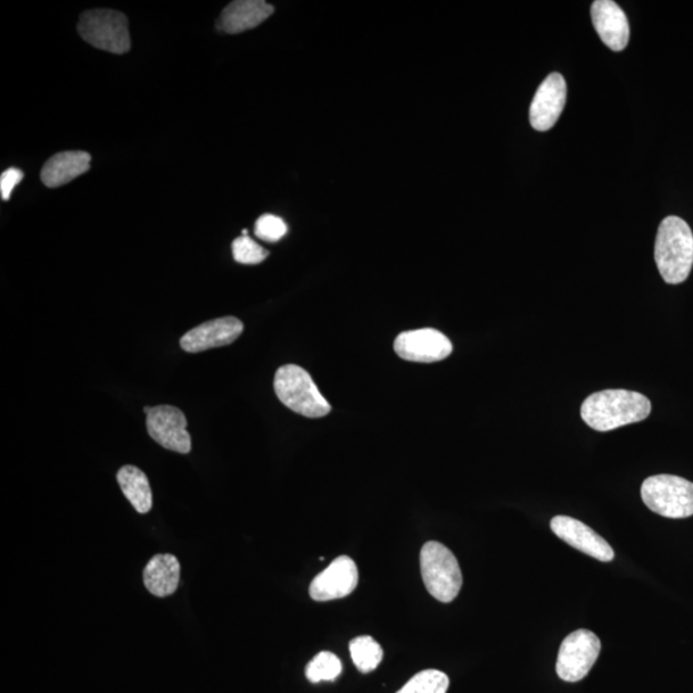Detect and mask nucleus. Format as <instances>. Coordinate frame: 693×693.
I'll use <instances>...</instances> for the list:
<instances>
[{"mask_svg":"<svg viewBox=\"0 0 693 693\" xmlns=\"http://www.w3.org/2000/svg\"><path fill=\"white\" fill-rule=\"evenodd\" d=\"M118 482L122 493L139 514L150 513L153 506V496L150 481L137 466H122L118 473Z\"/></svg>","mask_w":693,"mask_h":693,"instance_id":"a211bd4d","label":"nucleus"},{"mask_svg":"<svg viewBox=\"0 0 693 693\" xmlns=\"http://www.w3.org/2000/svg\"><path fill=\"white\" fill-rule=\"evenodd\" d=\"M181 566L171 554L155 555L143 572L144 585L155 597L173 595L179 587Z\"/></svg>","mask_w":693,"mask_h":693,"instance_id":"f3484780","label":"nucleus"},{"mask_svg":"<svg viewBox=\"0 0 693 693\" xmlns=\"http://www.w3.org/2000/svg\"><path fill=\"white\" fill-rule=\"evenodd\" d=\"M655 261L667 284H681L693 267V234L681 218L670 217L660 224L655 242Z\"/></svg>","mask_w":693,"mask_h":693,"instance_id":"f03ea898","label":"nucleus"},{"mask_svg":"<svg viewBox=\"0 0 693 693\" xmlns=\"http://www.w3.org/2000/svg\"><path fill=\"white\" fill-rule=\"evenodd\" d=\"M350 651L353 664L361 673L375 671L383 660V649L370 635L353 639L350 642Z\"/></svg>","mask_w":693,"mask_h":693,"instance_id":"6ab92c4d","label":"nucleus"},{"mask_svg":"<svg viewBox=\"0 0 693 693\" xmlns=\"http://www.w3.org/2000/svg\"><path fill=\"white\" fill-rule=\"evenodd\" d=\"M450 686L443 672L428 670L418 673L398 693H445Z\"/></svg>","mask_w":693,"mask_h":693,"instance_id":"aec40b11","label":"nucleus"},{"mask_svg":"<svg viewBox=\"0 0 693 693\" xmlns=\"http://www.w3.org/2000/svg\"><path fill=\"white\" fill-rule=\"evenodd\" d=\"M420 571L425 587L431 595L449 604L455 600L462 587V574L459 561L440 542H428L420 552Z\"/></svg>","mask_w":693,"mask_h":693,"instance_id":"20e7f679","label":"nucleus"},{"mask_svg":"<svg viewBox=\"0 0 693 693\" xmlns=\"http://www.w3.org/2000/svg\"><path fill=\"white\" fill-rule=\"evenodd\" d=\"M641 496L645 505L659 515L670 519L693 515V483L681 476H650L642 483Z\"/></svg>","mask_w":693,"mask_h":693,"instance_id":"39448f33","label":"nucleus"},{"mask_svg":"<svg viewBox=\"0 0 693 693\" xmlns=\"http://www.w3.org/2000/svg\"><path fill=\"white\" fill-rule=\"evenodd\" d=\"M593 27L601 40L614 52H622L630 41V22L612 0H596L591 8Z\"/></svg>","mask_w":693,"mask_h":693,"instance_id":"4468645a","label":"nucleus"},{"mask_svg":"<svg viewBox=\"0 0 693 693\" xmlns=\"http://www.w3.org/2000/svg\"><path fill=\"white\" fill-rule=\"evenodd\" d=\"M342 673V663L334 654L323 651L311 660L307 667L308 680L312 683L335 681Z\"/></svg>","mask_w":693,"mask_h":693,"instance_id":"412c9836","label":"nucleus"},{"mask_svg":"<svg viewBox=\"0 0 693 693\" xmlns=\"http://www.w3.org/2000/svg\"><path fill=\"white\" fill-rule=\"evenodd\" d=\"M566 102V82L560 73H551L533 98L530 120L533 129L548 131L554 128Z\"/></svg>","mask_w":693,"mask_h":693,"instance_id":"f8f14e48","label":"nucleus"},{"mask_svg":"<svg viewBox=\"0 0 693 693\" xmlns=\"http://www.w3.org/2000/svg\"><path fill=\"white\" fill-rule=\"evenodd\" d=\"M651 412V402L639 392L606 390L593 393L582 404L583 422L597 432L640 423Z\"/></svg>","mask_w":693,"mask_h":693,"instance_id":"f257e3e1","label":"nucleus"},{"mask_svg":"<svg viewBox=\"0 0 693 693\" xmlns=\"http://www.w3.org/2000/svg\"><path fill=\"white\" fill-rule=\"evenodd\" d=\"M244 325L234 317L220 318L195 327L180 340L181 349L197 353L229 345L242 335Z\"/></svg>","mask_w":693,"mask_h":693,"instance_id":"ddd939ff","label":"nucleus"},{"mask_svg":"<svg viewBox=\"0 0 693 693\" xmlns=\"http://www.w3.org/2000/svg\"><path fill=\"white\" fill-rule=\"evenodd\" d=\"M23 172L19 169H8L0 177V194L3 201H10L11 194L16 185L21 183Z\"/></svg>","mask_w":693,"mask_h":693,"instance_id":"b1692460","label":"nucleus"},{"mask_svg":"<svg viewBox=\"0 0 693 693\" xmlns=\"http://www.w3.org/2000/svg\"><path fill=\"white\" fill-rule=\"evenodd\" d=\"M147 414V431L151 439L163 449L178 453L192 451V436L187 431V418L178 408L162 404V406L144 408Z\"/></svg>","mask_w":693,"mask_h":693,"instance_id":"6e6552de","label":"nucleus"},{"mask_svg":"<svg viewBox=\"0 0 693 693\" xmlns=\"http://www.w3.org/2000/svg\"><path fill=\"white\" fill-rule=\"evenodd\" d=\"M274 390L280 402L304 418L327 416L332 410L307 370L297 365L279 368Z\"/></svg>","mask_w":693,"mask_h":693,"instance_id":"7ed1b4c3","label":"nucleus"},{"mask_svg":"<svg viewBox=\"0 0 693 693\" xmlns=\"http://www.w3.org/2000/svg\"><path fill=\"white\" fill-rule=\"evenodd\" d=\"M551 530L560 540L583 554L609 563L614 559V550L589 525L571 516L559 515L551 520Z\"/></svg>","mask_w":693,"mask_h":693,"instance_id":"9b49d317","label":"nucleus"},{"mask_svg":"<svg viewBox=\"0 0 693 693\" xmlns=\"http://www.w3.org/2000/svg\"><path fill=\"white\" fill-rule=\"evenodd\" d=\"M358 565L349 556H340L321 572L310 585V596L315 601L343 599L356 590Z\"/></svg>","mask_w":693,"mask_h":693,"instance_id":"9d476101","label":"nucleus"},{"mask_svg":"<svg viewBox=\"0 0 693 693\" xmlns=\"http://www.w3.org/2000/svg\"><path fill=\"white\" fill-rule=\"evenodd\" d=\"M288 227L283 219L275 214L267 213L255 222L254 234L262 241L275 243L285 237Z\"/></svg>","mask_w":693,"mask_h":693,"instance_id":"5701e85b","label":"nucleus"},{"mask_svg":"<svg viewBox=\"0 0 693 693\" xmlns=\"http://www.w3.org/2000/svg\"><path fill=\"white\" fill-rule=\"evenodd\" d=\"M452 350L449 338L431 328L403 332L394 341V351L401 359L424 364L448 359Z\"/></svg>","mask_w":693,"mask_h":693,"instance_id":"1a4fd4ad","label":"nucleus"},{"mask_svg":"<svg viewBox=\"0 0 693 693\" xmlns=\"http://www.w3.org/2000/svg\"><path fill=\"white\" fill-rule=\"evenodd\" d=\"M90 161H92V155L88 152L68 151L57 153L41 169V181L48 188L69 184L72 180L89 171Z\"/></svg>","mask_w":693,"mask_h":693,"instance_id":"dca6fc26","label":"nucleus"},{"mask_svg":"<svg viewBox=\"0 0 693 693\" xmlns=\"http://www.w3.org/2000/svg\"><path fill=\"white\" fill-rule=\"evenodd\" d=\"M78 31L88 44L113 54L130 51L129 22L125 14L112 10H92L81 14Z\"/></svg>","mask_w":693,"mask_h":693,"instance_id":"423d86ee","label":"nucleus"},{"mask_svg":"<svg viewBox=\"0 0 693 693\" xmlns=\"http://www.w3.org/2000/svg\"><path fill=\"white\" fill-rule=\"evenodd\" d=\"M275 8L263 0H237L225 7L218 22L219 30L225 34H239L258 28L267 21Z\"/></svg>","mask_w":693,"mask_h":693,"instance_id":"2eb2a0df","label":"nucleus"},{"mask_svg":"<svg viewBox=\"0 0 693 693\" xmlns=\"http://www.w3.org/2000/svg\"><path fill=\"white\" fill-rule=\"evenodd\" d=\"M231 249H233L234 260L243 265H258L269 255V251L252 241L249 235L237 238Z\"/></svg>","mask_w":693,"mask_h":693,"instance_id":"4be33fe9","label":"nucleus"},{"mask_svg":"<svg viewBox=\"0 0 693 693\" xmlns=\"http://www.w3.org/2000/svg\"><path fill=\"white\" fill-rule=\"evenodd\" d=\"M601 642L595 633L587 630L575 631L561 643L556 673L565 682H580L595 665L600 655Z\"/></svg>","mask_w":693,"mask_h":693,"instance_id":"0eeeda50","label":"nucleus"}]
</instances>
